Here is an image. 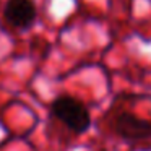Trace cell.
Returning a JSON list of instances; mask_svg holds the SVG:
<instances>
[{
  "label": "cell",
  "instance_id": "6da1fadb",
  "mask_svg": "<svg viewBox=\"0 0 151 151\" xmlns=\"http://www.w3.org/2000/svg\"><path fill=\"white\" fill-rule=\"evenodd\" d=\"M50 114L73 133H85L91 127V114L80 99L73 96H59L50 104Z\"/></svg>",
  "mask_w": 151,
  "mask_h": 151
},
{
  "label": "cell",
  "instance_id": "7a4b0ae2",
  "mask_svg": "<svg viewBox=\"0 0 151 151\" xmlns=\"http://www.w3.org/2000/svg\"><path fill=\"white\" fill-rule=\"evenodd\" d=\"M112 128L125 141H141L151 138V122L132 112H120L115 115Z\"/></svg>",
  "mask_w": 151,
  "mask_h": 151
},
{
  "label": "cell",
  "instance_id": "3957f363",
  "mask_svg": "<svg viewBox=\"0 0 151 151\" xmlns=\"http://www.w3.org/2000/svg\"><path fill=\"white\" fill-rule=\"evenodd\" d=\"M37 10L33 0H7L4 7V18L17 29H28L34 24Z\"/></svg>",
  "mask_w": 151,
  "mask_h": 151
}]
</instances>
